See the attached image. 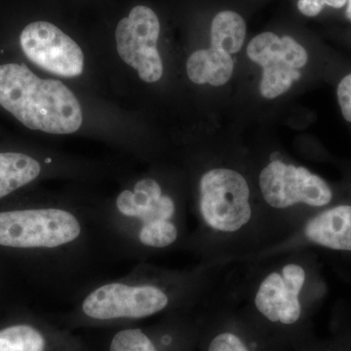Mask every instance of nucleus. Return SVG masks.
Segmentation results:
<instances>
[{"label": "nucleus", "mask_w": 351, "mask_h": 351, "mask_svg": "<svg viewBox=\"0 0 351 351\" xmlns=\"http://www.w3.org/2000/svg\"><path fill=\"white\" fill-rule=\"evenodd\" d=\"M160 22L149 7H134L120 20L115 31L117 48L124 63L137 69L143 82H158L163 75L162 59L157 50Z\"/></svg>", "instance_id": "obj_9"}, {"label": "nucleus", "mask_w": 351, "mask_h": 351, "mask_svg": "<svg viewBox=\"0 0 351 351\" xmlns=\"http://www.w3.org/2000/svg\"><path fill=\"white\" fill-rule=\"evenodd\" d=\"M337 95L343 119L351 122V73L339 82Z\"/></svg>", "instance_id": "obj_17"}, {"label": "nucleus", "mask_w": 351, "mask_h": 351, "mask_svg": "<svg viewBox=\"0 0 351 351\" xmlns=\"http://www.w3.org/2000/svg\"><path fill=\"white\" fill-rule=\"evenodd\" d=\"M256 180L255 195L267 247L299 230L311 217L330 206L334 198L323 178L304 166L283 160L277 152L270 154Z\"/></svg>", "instance_id": "obj_5"}, {"label": "nucleus", "mask_w": 351, "mask_h": 351, "mask_svg": "<svg viewBox=\"0 0 351 351\" xmlns=\"http://www.w3.org/2000/svg\"><path fill=\"white\" fill-rule=\"evenodd\" d=\"M346 17L351 22V0H348V7H346Z\"/></svg>", "instance_id": "obj_18"}, {"label": "nucleus", "mask_w": 351, "mask_h": 351, "mask_svg": "<svg viewBox=\"0 0 351 351\" xmlns=\"http://www.w3.org/2000/svg\"><path fill=\"white\" fill-rule=\"evenodd\" d=\"M21 47L32 63L44 71L64 77L82 75L84 55L82 48L62 29L49 22L38 21L23 29Z\"/></svg>", "instance_id": "obj_10"}, {"label": "nucleus", "mask_w": 351, "mask_h": 351, "mask_svg": "<svg viewBox=\"0 0 351 351\" xmlns=\"http://www.w3.org/2000/svg\"><path fill=\"white\" fill-rule=\"evenodd\" d=\"M246 34V22L239 13L221 11L212 21L211 47L235 54L241 50Z\"/></svg>", "instance_id": "obj_14"}, {"label": "nucleus", "mask_w": 351, "mask_h": 351, "mask_svg": "<svg viewBox=\"0 0 351 351\" xmlns=\"http://www.w3.org/2000/svg\"><path fill=\"white\" fill-rule=\"evenodd\" d=\"M234 71L232 55L225 51L210 47L195 51L186 62L189 80L198 85L223 86L230 82Z\"/></svg>", "instance_id": "obj_12"}, {"label": "nucleus", "mask_w": 351, "mask_h": 351, "mask_svg": "<svg viewBox=\"0 0 351 351\" xmlns=\"http://www.w3.org/2000/svg\"><path fill=\"white\" fill-rule=\"evenodd\" d=\"M348 3V0H299L298 9L306 17H315L322 12L325 6L339 9Z\"/></svg>", "instance_id": "obj_16"}, {"label": "nucleus", "mask_w": 351, "mask_h": 351, "mask_svg": "<svg viewBox=\"0 0 351 351\" xmlns=\"http://www.w3.org/2000/svg\"><path fill=\"white\" fill-rule=\"evenodd\" d=\"M226 265L198 263L184 269L136 263L124 276L101 278L73 298L71 315L83 322L143 320L199 308Z\"/></svg>", "instance_id": "obj_3"}, {"label": "nucleus", "mask_w": 351, "mask_h": 351, "mask_svg": "<svg viewBox=\"0 0 351 351\" xmlns=\"http://www.w3.org/2000/svg\"><path fill=\"white\" fill-rule=\"evenodd\" d=\"M43 173V163L29 154L0 152V199L36 181Z\"/></svg>", "instance_id": "obj_13"}, {"label": "nucleus", "mask_w": 351, "mask_h": 351, "mask_svg": "<svg viewBox=\"0 0 351 351\" xmlns=\"http://www.w3.org/2000/svg\"><path fill=\"white\" fill-rule=\"evenodd\" d=\"M0 106L32 130L73 134L82 125V106L69 88L43 80L25 64L0 66Z\"/></svg>", "instance_id": "obj_6"}, {"label": "nucleus", "mask_w": 351, "mask_h": 351, "mask_svg": "<svg viewBox=\"0 0 351 351\" xmlns=\"http://www.w3.org/2000/svg\"><path fill=\"white\" fill-rule=\"evenodd\" d=\"M201 351H271L243 319L225 284L201 307Z\"/></svg>", "instance_id": "obj_7"}, {"label": "nucleus", "mask_w": 351, "mask_h": 351, "mask_svg": "<svg viewBox=\"0 0 351 351\" xmlns=\"http://www.w3.org/2000/svg\"><path fill=\"white\" fill-rule=\"evenodd\" d=\"M49 338L36 325L19 323L0 330V351H47Z\"/></svg>", "instance_id": "obj_15"}, {"label": "nucleus", "mask_w": 351, "mask_h": 351, "mask_svg": "<svg viewBox=\"0 0 351 351\" xmlns=\"http://www.w3.org/2000/svg\"><path fill=\"white\" fill-rule=\"evenodd\" d=\"M201 306L166 314L156 329L127 328L113 335L108 351H191L198 341Z\"/></svg>", "instance_id": "obj_11"}, {"label": "nucleus", "mask_w": 351, "mask_h": 351, "mask_svg": "<svg viewBox=\"0 0 351 351\" xmlns=\"http://www.w3.org/2000/svg\"><path fill=\"white\" fill-rule=\"evenodd\" d=\"M245 263L248 269L240 280L223 283L240 315L271 351H297L307 345L320 289L308 249Z\"/></svg>", "instance_id": "obj_2"}, {"label": "nucleus", "mask_w": 351, "mask_h": 351, "mask_svg": "<svg viewBox=\"0 0 351 351\" xmlns=\"http://www.w3.org/2000/svg\"><path fill=\"white\" fill-rule=\"evenodd\" d=\"M0 248L27 254L52 295L73 299L113 258L97 207L44 202L0 211Z\"/></svg>", "instance_id": "obj_1"}, {"label": "nucleus", "mask_w": 351, "mask_h": 351, "mask_svg": "<svg viewBox=\"0 0 351 351\" xmlns=\"http://www.w3.org/2000/svg\"><path fill=\"white\" fill-rule=\"evenodd\" d=\"M247 55L263 68L260 91L269 100L281 96L301 78L300 69L308 61L304 46L292 36L279 38L274 32L258 34L247 46Z\"/></svg>", "instance_id": "obj_8"}, {"label": "nucleus", "mask_w": 351, "mask_h": 351, "mask_svg": "<svg viewBox=\"0 0 351 351\" xmlns=\"http://www.w3.org/2000/svg\"><path fill=\"white\" fill-rule=\"evenodd\" d=\"M184 203L160 178L145 176L119 191L106 206L97 207L112 257L149 262L184 250L191 233Z\"/></svg>", "instance_id": "obj_4"}]
</instances>
